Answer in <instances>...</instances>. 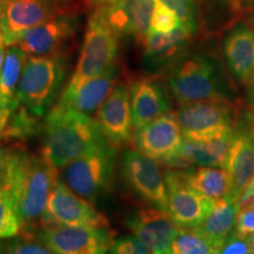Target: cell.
I'll list each match as a JSON object with an SVG mask.
<instances>
[{"label": "cell", "instance_id": "cell-1", "mask_svg": "<svg viewBox=\"0 0 254 254\" xmlns=\"http://www.w3.org/2000/svg\"><path fill=\"white\" fill-rule=\"evenodd\" d=\"M44 132V155L57 168L107 140L97 120L59 103L47 113Z\"/></svg>", "mask_w": 254, "mask_h": 254}, {"label": "cell", "instance_id": "cell-2", "mask_svg": "<svg viewBox=\"0 0 254 254\" xmlns=\"http://www.w3.org/2000/svg\"><path fill=\"white\" fill-rule=\"evenodd\" d=\"M57 170L44 154L38 157L21 150L9 193L20 220V230H31L40 222L51 190L58 182Z\"/></svg>", "mask_w": 254, "mask_h": 254}, {"label": "cell", "instance_id": "cell-3", "mask_svg": "<svg viewBox=\"0 0 254 254\" xmlns=\"http://www.w3.org/2000/svg\"><path fill=\"white\" fill-rule=\"evenodd\" d=\"M117 55L118 34L107 23L100 8L90 18L78 64L59 103H67L85 82L116 64Z\"/></svg>", "mask_w": 254, "mask_h": 254}, {"label": "cell", "instance_id": "cell-4", "mask_svg": "<svg viewBox=\"0 0 254 254\" xmlns=\"http://www.w3.org/2000/svg\"><path fill=\"white\" fill-rule=\"evenodd\" d=\"M66 69V62L58 53L30 57L17 88L20 104L36 116H45L58 97Z\"/></svg>", "mask_w": 254, "mask_h": 254}, {"label": "cell", "instance_id": "cell-5", "mask_svg": "<svg viewBox=\"0 0 254 254\" xmlns=\"http://www.w3.org/2000/svg\"><path fill=\"white\" fill-rule=\"evenodd\" d=\"M117 151L109 140L91 148L64 167V179L79 196L94 202L113 182Z\"/></svg>", "mask_w": 254, "mask_h": 254}, {"label": "cell", "instance_id": "cell-6", "mask_svg": "<svg viewBox=\"0 0 254 254\" xmlns=\"http://www.w3.org/2000/svg\"><path fill=\"white\" fill-rule=\"evenodd\" d=\"M171 92L180 105L202 100H228L221 71L207 57L194 56L177 66L170 80Z\"/></svg>", "mask_w": 254, "mask_h": 254}, {"label": "cell", "instance_id": "cell-7", "mask_svg": "<svg viewBox=\"0 0 254 254\" xmlns=\"http://www.w3.org/2000/svg\"><path fill=\"white\" fill-rule=\"evenodd\" d=\"M177 117L187 140H211L231 135L237 128V112L230 100L184 104Z\"/></svg>", "mask_w": 254, "mask_h": 254}, {"label": "cell", "instance_id": "cell-8", "mask_svg": "<svg viewBox=\"0 0 254 254\" xmlns=\"http://www.w3.org/2000/svg\"><path fill=\"white\" fill-rule=\"evenodd\" d=\"M120 173L133 194L151 207L167 211V187L160 161L136 150H128L120 158Z\"/></svg>", "mask_w": 254, "mask_h": 254}, {"label": "cell", "instance_id": "cell-9", "mask_svg": "<svg viewBox=\"0 0 254 254\" xmlns=\"http://www.w3.org/2000/svg\"><path fill=\"white\" fill-rule=\"evenodd\" d=\"M38 239L56 254L106 253L113 243L107 227L51 225L38 234Z\"/></svg>", "mask_w": 254, "mask_h": 254}, {"label": "cell", "instance_id": "cell-10", "mask_svg": "<svg viewBox=\"0 0 254 254\" xmlns=\"http://www.w3.org/2000/svg\"><path fill=\"white\" fill-rule=\"evenodd\" d=\"M44 227L51 225L107 227L109 221L93 208L87 200L73 192L65 183H56L51 190L46 208L41 217Z\"/></svg>", "mask_w": 254, "mask_h": 254}, {"label": "cell", "instance_id": "cell-11", "mask_svg": "<svg viewBox=\"0 0 254 254\" xmlns=\"http://www.w3.org/2000/svg\"><path fill=\"white\" fill-rule=\"evenodd\" d=\"M167 212L182 228H195L205 220L214 200L193 189L187 183L184 171H166Z\"/></svg>", "mask_w": 254, "mask_h": 254}, {"label": "cell", "instance_id": "cell-12", "mask_svg": "<svg viewBox=\"0 0 254 254\" xmlns=\"http://www.w3.org/2000/svg\"><path fill=\"white\" fill-rule=\"evenodd\" d=\"M185 136L176 112H166L133 135L134 150L166 165L182 150Z\"/></svg>", "mask_w": 254, "mask_h": 254}, {"label": "cell", "instance_id": "cell-13", "mask_svg": "<svg viewBox=\"0 0 254 254\" xmlns=\"http://www.w3.org/2000/svg\"><path fill=\"white\" fill-rule=\"evenodd\" d=\"M125 225L138 237L151 253H171V246L180 227L167 211L157 207L132 211L126 215Z\"/></svg>", "mask_w": 254, "mask_h": 254}, {"label": "cell", "instance_id": "cell-14", "mask_svg": "<svg viewBox=\"0 0 254 254\" xmlns=\"http://www.w3.org/2000/svg\"><path fill=\"white\" fill-rule=\"evenodd\" d=\"M55 14L52 0H6L0 8V26L5 46L14 45L25 32Z\"/></svg>", "mask_w": 254, "mask_h": 254}, {"label": "cell", "instance_id": "cell-15", "mask_svg": "<svg viewBox=\"0 0 254 254\" xmlns=\"http://www.w3.org/2000/svg\"><path fill=\"white\" fill-rule=\"evenodd\" d=\"M97 118L105 138L114 147L132 140L135 129L132 118L131 92L125 85L114 86L98 109Z\"/></svg>", "mask_w": 254, "mask_h": 254}, {"label": "cell", "instance_id": "cell-16", "mask_svg": "<svg viewBox=\"0 0 254 254\" xmlns=\"http://www.w3.org/2000/svg\"><path fill=\"white\" fill-rule=\"evenodd\" d=\"M155 0H118L101 8L105 19L117 34L144 41L151 28Z\"/></svg>", "mask_w": 254, "mask_h": 254}, {"label": "cell", "instance_id": "cell-17", "mask_svg": "<svg viewBox=\"0 0 254 254\" xmlns=\"http://www.w3.org/2000/svg\"><path fill=\"white\" fill-rule=\"evenodd\" d=\"M75 25L77 21L68 15H53L45 23L25 32L15 44L31 56L56 55L74 34Z\"/></svg>", "mask_w": 254, "mask_h": 254}, {"label": "cell", "instance_id": "cell-18", "mask_svg": "<svg viewBox=\"0 0 254 254\" xmlns=\"http://www.w3.org/2000/svg\"><path fill=\"white\" fill-rule=\"evenodd\" d=\"M131 110L134 129H140L168 112L170 99L159 81L151 78L135 80L129 87Z\"/></svg>", "mask_w": 254, "mask_h": 254}, {"label": "cell", "instance_id": "cell-19", "mask_svg": "<svg viewBox=\"0 0 254 254\" xmlns=\"http://www.w3.org/2000/svg\"><path fill=\"white\" fill-rule=\"evenodd\" d=\"M233 134L211 140H187L185 139L182 150L166 166L190 167L211 166L226 168Z\"/></svg>", "mask_w": 254, "mask_h": 254}, {"label": "cell", "instance_id": "cell-20", "mask_svg": "<svg viewBox=\"0 0 254 254\" xmlns=\"http://www.w3.org/2000/svg\"><path fill=\"white\" fill-rule=\"evenodd\" d=\"M225 170L231 178L233 194L241 198L254 174V139L247 127L236 128Z\"/></svg>", "mask_w": 254, "mask_h": 254}, {"label": "cell", "instance_id": "cell-21", "mask_svg": "<svg viewBox=\"0 0 254 254\" xmlns=\"http://www.w3.org/2000/svg\"><path fill=\"white\" fill-rule=\"evenodd\" d=\"M222 50L232 77L240 84H249L254 72V32L239 25L225 38Z\"/></svg>", "mask_w": 254, "mask_h": 254}, {"label": "cell", "instance_id": "cell-22", "mask_svg": "<svg viewBox=\"0 0 254 254\" xmlns=\"http://www.w3.org/2000/svg\"><path fill=\"white\" fill-rule=\"evenodd\" d=\"M239 207L240 198L238 196L228 195L214 200L211 212L205 220L195 227V230L207 238L217 253H220V249L226 238L236 230Z\"/></svg>", "mask_w": 254, "mask_h": 254}, {"label": "cell", "instance_id": "cell-23", "mask_svg": "<svg viewBox=\"0 0 254 254\" xmlns=\"http://www.w3.org/2000/svg\"><path fill=\"white\" fill-rule=\"evenodd\" d=\"M118 66L113 64L99 75L85 82L67 103H59L79 112L88 114L98 111L117 85Z\"/></svg>", "mask_w": 254, "mask_h": 254}, {"label": "cell", "instance_id": "cell-24", "mask_svg": "<svg viewBox=\"0 0 254 254\" xmlns=\"http://www.w3.org/2000/svg\"><path fill=\"white\" fill-rule=\"evenodd\" d=\"M184 173L187 183L208 198L218 200L228 195H234L231 178L225 168L195 166L184 171Z\"/></svg>", "mask_w": 254, "mask_h": 254}, {"label": "cell", "instance_id": "cell-25", "mask_svg": "<svg viewBox=\"0 0 254 254\" xmlns=\"http://www.w3.org/2000/svg\"><path fill=\"white\" fill-rule=\"evenodd\" d=\"M192 36V32L183 25L168 33H159L150 30L142 41L146 59L155 64L166 62L176 56Z\"/></svg>", "mask_w": 254, "mask_h": 254}, {"label": "cell", "instance_id": "cell-26", "mask_svg": "<svg viewBox=\"0 0 254 254\" xmlns=\"http://www.w3.org/2000/svg\"><path fill=\"white\" fill-rule=\"evenodd\" d=\"M27 59V53L17 44L9 45L5 51L4 64L0 72V92L5 99H18V84Z\"/></svg>", "mask_w": 254, "mask_h": 254}, {"label": "cell", "instance_id": "cell-27", "mask_svg": "<svg viewBox=\"0 0 254 254\" xmlns=\"http://www.w3.org/2000/svg\"><path fill=\"white\" fill-rule=\"evenodd\" d=\"M40 118L19 103L9 117L1 138L27 139L37 135L44 129V123L40 122Z\"/></svg>", "mask_w": 254, "mask_h": 254}, {"label": "cell", "instance_id": "cell-28", "mask_svg": "<svg viewBox=\"0 0 254 254\" xmlns=\"http://www.w3.org/2000/svg\"><path fill=\"white\" fill-rule=\"evenodd\" d=\"M172 254H212L217 251L209 240L195 228H182L174 238Z\"/></svg>", "mask_w": 254, "mask_h": 254}, {"label": "cell", "instance_id": "cell-29", "mask_svg": "<svg viewBox=\"0 0 254 254\" xmlns=\"http://www.w3.org/2000/svg\"><path fill=\"white\" fill-rule=\"evenodd\" d=\"M21 228L13 200L7 193H0V239L17 236Z\"/></svg>", "mask_w": 254, "mask_h": 254}, {"label": "cell", "instance_id": "cell-30", "mask_svg": "<svg viewBox=\"0 0 254 254\" xmlns=\"http://www.w3.org/2000/svg\"><path fill=\"white\" fill-rule=\"evenodd\" d=\"M21 150L0 145V193H11Z\"/></svg>", "mask_w": 254, "mask_h": 254}, {"label": "cell", "instance_id": "cell-31", "mask_svg": "<svg viewBox=\"0 0 254 254\" xmlns=\"http://www.w3.org/2000/svg\"><path fill=\"white\" fill-rule=\"evenodd\" d=\"M172 9L180 19L183 26L195 33L198 23H196V7L194 0H155Z\"/></svg>", "mask_w": 254, "mask_h": 254}, {"label": "cell", "instance_id": "cell-32", "mask_svg": "<svg viewBox=\"0 0 254 254\" xmlns=\"http://www.w3.org/2000/svg\"><path fill=\"white\" fill-rule=\"evenodd\" d=\"M182 25L180 19L174 13L172 9L155 1L153 14L151 19V31L159 32V33H168L172 32Z\"/></svg>", "mask_w": 254, "mask_h": 254}, {"label": "cell", "instance_id": "cell-33", "mask_svg": "<svg viewBox=\"0 0 254 254\" xmlns=\"http://www.w3.org/2000/svg\"><path fill=\"white\" fill-rule=\"evenodd\" d=\"M236 231L244 236L254 234V199L249 194H243L240 198Z\"/></svg>", "mask_w": 254, "mask_h": 254}, {"label": "cell", "instance_id": "cell-34", "mask_svg": "<svg viewBox=\"0 0 254 254\" xmlns=\"http://www.w3.org/2000/svg\"><path fill=\"white\" fill-rule=\"evenodd\" d=\"M5 251L7 253L14 254H49L51 251L38 239L33 240L32 237L23 236L18 239L9 241L5 246Z\"/></svg>", "mask_w": 254, "mask_h": 254}, {"label": "cell", "instance_id": "cell-35", "mask_svg": "<svg viewBox=\"0 0 254 254\" xmlns=\"http://www.w3.org/2000/svg\"><path fill=\"white\" fill-rule=\"evenodd\" d=\"M109 252L114 254H146L151 253V250L138 237L131 236L113 240Z\"/></svg>", "mask_w": 254, "mask_h": 254}, {"label": "cell", "instance_id": "cell-36", "mask_svg": "<svg viewBox=\"0 0 254 254\" xmlns=\"http://www.w3.org/2000/svg\"><path fill=\"white\" fill-rule=\"evenodd\" d=\"M222 254H249L251 253V236H244L234 230L226 238L220 249Z\"/></svg>", "mask_w": 254, "mask_h": 254}, {"label": "cell", "instance_id": "cell-37", "mask_svg": "<svg viewBox=\"0 0 254 254\" xmlns=\"http://www.w3.org/2000/svg\"><path fill=\"white\" fill-rule=\"evenodd\" d=\"M20 103L19 99L7 100L4 97H0V138H1L2 132H4L6 125H7L9 117L18 104Z\"/></svg>", "mask_w": 254, "mask_h": 254}, {"label": "cell", "instance_id": "cell-38", "mask_svg": "<svg viewBox=\"0 0 254 254\" xmlns=\"http://www.w3.org/2000/svg\"><path fill=\"white\" fill-rule=\"evenodd\" d=\"M254 12V0H236V13Z\"/></svg>", "mask_w": 254, "mask_h": 254}, {"label": "cell", "instance_id": "cell-39", "mask_svg": "<svg viewBox=\"0 0 254 254\" xmlns=\"http://www.w3.org/2000/svg\"><path fill=\"white\" fill-rule=\"evenodd\" d=\"M247 86H249V100L250 103L254 106V72L252 77L250 79L249 84H247Z\"/></svg>", "mask_w": 254, "mask_h": 254}, {"label": "cell", "instance_id": "cell-40", "mask_svg": "<svg viewBox=\"0 0 254 254\" xmlns=\"http://www.w3.org/2000/svg\"><path fill=\"white\" fill-rule=\"evenodd\" d=\"M244 194H249V195H251L254 199V174H253L252 179H251L250 185L247 186V189L245 190V192H244Z\"/></svg>", "mask_w": 254, "mask_h": 254}, {"label": "cell", "instance_id": "cell-41", "mask_svg": "<svg viewBox=\"0 0 254 254\" xmlns=\"http://www.w3.org/2000/svg\"><path fill=\"white\" fill-rule=\"evenodd\" d=\"M4 58H5V44H1V45H0V72H1L2 64H4Z\"/></svg>", "mask_w": 254, "mask_h": 254}, {"label": "cell", "instance_id": "cell-42", "mask_svg": "<svg viewBox=\"0 0 254 254\" xmlns=\"http://www.w3.org/2000/svg\"><path fill=\"white\" fill-rule=\"evenodd\" d=\"M250 131H251V133H252V136L254 139V106H253L252 114H251V118H250Z\"/></svg>", "mask_w": 254, "mask_h": 254}, {"label": "cell", "instance_id": "cell-43", "mask_svg": "<svg viewBox=\"0 0 254 254\" xmlns=\"http://www.w3.org/2000/svg\"><path fill=\"white\" fill-rule=\"evenodd\" d=\"M94 1H97V2H100V4L110 5V4H113V2L118 1V0H94Z\"/></svg>", "mask_w": 254, "mask_h": 254}, {"label": "cell", "instance_id": "cell-44", "mask_svg": "<svg viewBox=\"0 0 254 254\" xmlns=\"http://www.w3.org/2000/svg\"><path fill=\"white\" fill-rule=\"evenodd\" d=\"M225 1H228L232 6V11L236 13V0H225Z\"/></svg>", "mask_w": 254, "mask_h": 254}, {"label": "cell", "instance_id": "cell-45", "mask_svg": "<svg viewBox=\"0 0 254 254\" xmlns=\"http://www.w3.org/2000/svg\"><path fill=\"white\" fill-rule=\"evenodd\" d=\"M251 253L254 254V234L251 236Z\"/></svg>", "mask_w": 254, "mask_h": 254}, {"label": "cell", "instance_id": "cell-46", "mask_svg": "<svg viewBox=\"0 0 254 254\" xmlns=\"http://www.w3.org/2000/svg\"><path fill=\"white\" fill-rule=\"evenodd\" d=\"M4 44V38H2V32H1V26H0V45Z\"/></svg>", "mask_w": 254, "mask_h": 254}, {"label": "cell", "instance_id": "cell-47", "mask_svg": "<svg viewBox=\"0 0 254 254\" xmlns=\"http://www.w3.org/2000/svg\"><path fill=\"white\" fill-rule=\"evenodd\" d=\"M2 249L5 250V246H2V245H1V243H0V250H2ZM0 252H1V251H0Z\"/></svg>", "mask_w": 254, "mask_h": 254}, {"label": "cell", "instance_id": "cell-48", "mask_svg": "<svg viewBox=\"0 0 254 254\" xmlns=\"http://www.w3.org/2000/svg\"><path fill=\"white\" fill-rule=\"evenodd\" d=\"M5 1H6V0H1V6H2V4H4Z\"/></svg>", "mask_w": 254, "mask_h": 254}, {"label": "cell", "instance_id": "cell-49", "mask_svg": "<svg viewBox=\"0 0 254 254\" xmlns=\"http://www.w3.org/2000/svg\"><path fill=\"white\" fill-rule=\"evenodd\" d=\"M0 8H1V0H0Z\"/></svg>", "mask_w": 254, "mask_h": 254}, {"label": "cell", "instance_id": "cell-50", "mask_svg": "<svg viewBox=\"0 0 254 254\" xmlns=\"http://www.w3.org/2000/svg\"><path fill=\"white\" fill-rule=\"evenodd\" d=\"M253 28H254V18H253Z\"/></svg>", "mask_w": 254, "mask_h": 254}]
</instances>
